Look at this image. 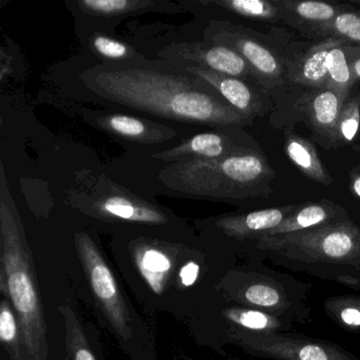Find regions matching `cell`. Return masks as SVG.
I'll return each mask as SVG.
<instances>
[{"mask_svg": "<svg viewBox=\"0 0 360 360\" xmlns=\"http://www.w3.org/2000/svg\"><path fill=\"white\" fill-rule=\"evenodd\" d=\"M349 68L352 72V82L353 86H355L358 82H360V47L359 46H353L349 56Z\"/></svg>", "mask_w": 360, "mask_h": 360, "instance_id": "obj_31", "label": "cell"}, {"mask_svg": "<svg viewBox=\"0 0 360 360\" xmlns=\"http://www.w3.org/2000/svg\"><path fill=\"white\" fill-rule=\"evenodd\" d=\"M360 130V94L349 96L339 115L335 134L334 148L353 143Z\"/></svg>", "mask_w": 360, "mask_h": 360, "instance_id": "obj_23", "label": "cell"}, {"mask_svg": "<svg viewBox=\"0 0 360 360\" xmlns=\"http://www.w3.org/2000/svg\"><path fill=\"white\" fill-rule=\"evenodd\" d=\"M342 100L328 88L307 89L297 100L295 108L302 115L313 138L326 148H334L335 134Z\"/></svg>", "mask_w": 360, "mask_h": 360, "instance_id": "obj_9", "label": "cell"}, {"mask_svg": "<svg viewBox=\"0 0 360 360\" xmlns=\"http://www.w3.org/2000/svg\"><path fill=\"white\" fill-rule=\"evenodd\" d=\"M245 298L252 304L265 307H274L279 302L277 290L265 285L250 286L246 290Z\"/></svg>", "mask_w": 360, "mask_h": 360, "instance_id": "obj_27", "label": "cell"}, {"mask_svg": "<svg viewBox=\"0 0 360 360\" xmlns=\"http://www.w3.org/2000/svg\"><path fill=\"white\" fill-rule=\"evenodd\" d=\"M91 46L98 56L115 63L126 62L127 58H131L134 54L129 46L103 35L94 37L91 39Z\"/></svg>", "mask_w": 360, "mask_h": 360, "instance_id": "obj_26", "label": "cell"}, {"mask_svg": "<svg viewBox=\"0 0 360 360\" xmlns=\"http://www.w3.org/2000/svg\"><path fill=\"white\" fill-rule=\"evenodd\" d=\"M0 290L18 314L26 351L34 359H47V328L32 254L22 223L5 202L1 207Z\"/></svg>", "mask_w": 360, "mask_h": 360, "instance_id": "obj_3", "label": "cell"}, {"mask_svg": "<svg viewBox=\"0 0 360 360\" xmlns=\"http://www.w3.org/2000/svg\"><path fill=\"white\" fill-rule=\"evenodd\" d=\"M237 323L252 330H262L269 326V320L264 314L256 311H240L231 317Z\"/></svg>", "mask_w": 360, "mask_h": 360, "instance_id": "obj_28", "label": "cell"}, {"mask_svg": "<svg viewBox=\"0 0 360 360\" xmlns=\"http://www.w3.org/2000/svg\"><path fill=\"white\" fill-rule=\"evenodd\" d=\"M0 340L9 353L11 360H22V326L13 305L4 297L0 304Z\"/></svg>", "mask_w": 360, "mask_h": 360, "instance_id": "obj_22", "label": "cell"}, {"mask_svg": "<svg viewBox=\"0 0 360 360\" xmlns=\"http://www.w3.org/2000/svg\"><path fill=\"white\" fill-rule=\"evenodd\" d=\"M352 3L355 4V5L360 6V0H353Z\"/></svg>", "mask_w": 360, "mask_h": 360, "instance_id": "obj_34", "label": "cell"}, {"mask_svg": "<svg viewBox=\"0 0 360 360\" xmlns=\"http://www.w3.org/2000/svg\"><path fill=\"white\" fill-rule=\"evenodd\" d=\"M322 252L330 258H343L355 248L357 233L354 229L341 225L334 229H326L319 236Z\"/></svg>", "mask_w": 360, "mask_h": 360, "instance_id": "obj_24", "label": "cell"}, {"mask_svg": "<svg viewBox=\"0 0 360 360\" xmlns=\"http://www.w3.org/2000/svg\"><path fill=\"white\" fill-rule=\"evenodd\" d=\"M283 136L286 155L298 168L299 172L314 182L323 186H330L334 180L328 168L322 163L315 145L307 139L299 136L290 128L284 130Z\"/></svg>", "mask_w": 360, "mask_h": 360, "instance_id": "obj_14", "label": "cell"}, {"mask_svg": "<svg viewBox=\"0 0 360 360\" xmlns=\"http://www.w3.org/2000/svg\"><path fill=\"white\" fill-rule=\"evenodd\" d=\"M82 79L103 100L168 121L220 128L243 127L254 122L204 79L166 60L104 64L85 71Z\"/></svg>", "mask_w": 360, "mask_h": 360, "instance_id": "obj_1", "label": "cell"}, {"mask_svg": "<svg viewBox=\"0 0 360 360\" xmlns=\"http://www.w3.org/2000/svg\"><path fill=\"white\" fill-rule=\"evenodd\" d=\"M199 273V264L191 261V262L187 263L185 266H183L182 269H181L180 274H179V278H180L181 283H183V285L185 286L193 285V284L197 281Z\"/></svg>", "mask_w": 360, "mask_h": 360, "instance_id": "obj_29", "label": "cell"}, {"mask_svg": "<svg viewBox=\"0 0 360 360\" xmlns=\"http://www.w3.org/2000/svg\"><path fill=\"white\" fill-rule=\"evenodd\" d=\"M353 46L349 44L338 46L330 52L328 58L326 88L336 92L343 102L351 96L354 87L349 68V56Z\"/></svg>", "mask_w": 360, "mask_h": 360, "instance_id": "obj_18", "label": "cell"}, {"mask_svg": "<svg viewBox=\"0 0 360 360\" xmlns=\"http://www.w3.org/2000/svg\"><path fill=\"white\" fill-rule=\"evenodd\" d=\"M338 208V205L328 200H322L319 203L299 205L296 212L290 214L279 226L271 229L269 233L275 235V233H292V231L318 226L333 218L337 214Z\"/></svg>", "mask_w": 360, "mask_h": 360, "instance_id": "obj_17", "label": "cell"}, {"mask_svg": "<svg viewBox=\"0 0 360 360\" xmlns=\"http://www.w3.org/2000/svg\"><path fill=\"white\" fill-rule=\"evenodd\" d=\"M299 205H284L280 207L257 210L241 216H229L221 218L218 226L231 235H250L260 231H271L279 226Z\"/></svg>", "mask_w": 360, "mask_h": 360, "instance_id": "obj_15", "label": "cell"}, {"mask_svg": "<svg viewBox=\"0 0 360 360\" xmlns=\"http://www.w3.org/2000/svg\"><path fill=\"white\" fill-rule=\"evenodd\" d=\"M96 122L103 129L132 142L159 143L174 136V131L164 126L121 113L102 115Z\"/></svg>", "mask_w": 360, "mask_h": 360, "instance_id": "obj_13", "label": "cell"}, {"mask_svg": "<svg viewBox=\"0 0 360 360\" xmlns=\"http://www.w3.org/2000/svg\"><path fill=\"white\" fill-rule=\"evenodd\" d=\"M75 245L94 298L115 332L124 340H129L132 335L129 309L110 266L89 236L77 233Z\"/></svg>", "mask_w": 360, "mask_h": 360, "instance_id": "obj_5", "label": "cell"}, {"mask_svg": "<svg viewBox=\"0 0 360 360\" xmlns=\"http://www.w3.org/2000/svg\"><path fill=\"white\" fill-rule=\"evenodd\" d=\"M180 67L191 75L204 79L236 110L252 121L257 117H265L274 109L271 94L263 86L237 77H227L201 67Z\"/></svg>", "mask_w": 360, "mask_h": 360, "instance_id": "obj_8", "label": "cell"}, {"mask_svg": "<svg viewBox=\"0 0 360 360\" xmlns=\"http://www.w3.org/2000/svg\"><path fill=\"white\" fill-rule=\"evenodd\" d=\"M210 4L248 20L275 24L282 18L281 0H220Z\"/></svg>", "mask_w": 360, "mask_h": 360, "instance_id": "obj_19", "label": "cell"}, {"mask_svg": "<svg viewBox=\"0 0 360 360\" xmlns=\"http://www.w3.org/2000/svg\"><path fill=\"white\" fill-rule=\"evenodd\" d=\"M311 37H333L345 41L349 45L360 47V10L356 8L338 14L328 24L314 31Z\"/></svg>", "mask_w": 360, "mask_h": 360, "instance_id": "obj_21", "label": "cell"}, {"mask_svg": "<svg viewBox=\"0 0 360 360\" xmlns=\"http://www.w3.org/2000/svg\"><path fill=\"white\" fill-rule=\"evenodd\" d=\"M238 127L202 132L187 139L178 146L155 153L153 158L174 164L193 160H219L252 150H261L258 143Z\"/></svg>", "mask_w": 360, "mask_h": 360, "instance_id": "obj_7", "label": "cell"}, {"mask_svg": "<svg viewBox=\"0 0 360 360\" xmlns=\"http://www.w3.org/2000/svg\"><path fill=\"white\" fill-rule=\"evenodd\" d=\"M136 262L151 290L155 292H163L172 273L170 257L157 246L144 245L136 250Z\"/></svg>", "mask_w": 360, "mask_h": 360, "instance_id": "obj_16", "label": "cell"}, {"mask_svg": "<svg viewBox=\"0 0 360 360\" xmlns=\"http://www.w3.org/2000/svg\"><path fill=\"white\" fill-rule=\"evenodd\" d=\"M153 5L151 1H141V0H82L79 1V7L86 13L104 16V18L134 13Z\"/></svg>", "mask_w": 360, "mask_h": 360, "instance_id": "obj_25", "label": "cell"}, {"mask_svg": "<svg viewBox=\"0 0 360 360\" xmlns=\"http://www.w3.org/2000/svg\"><path fill=\"white\" fill-rule=\"evenodd\" d=\"M66 360H70V358H69V357H68V358H67V359H66Z\"/></svg>", "mask_w": 360, "mask_h": 360, "instance_id": "obj_36", "label": "cell"}, {"mask_svg": "<svg viewBox=\"0 0 360 360\" xmlns=\"http://www.w3.org/2000/svg\"><path fill=\"white\" fill-rule=\"evenodd\" d=\"M357 136H358V139H359V140H360V130H359V132H358Z\"/></svg>", "mask_w": 360, "mask_h": 360, "instance_id": "obj_35", "label": "cell"}, {"mask_svg": "<svg viewBox=\"0 0 360 360\" xmlns=\"http://www.w3.org/2000/svg\"><path fill=\"white\" fill-rule=\"evenodd\" d=\"M160 56L166 62L178 66L201 67L227 77L261 85L258 75L245 58L226 46L206 41L172 44L164 48Z\"/></svg>", "mask_w": 360, "mask_h": 360, "instance_id": "obj_6", "label": "cell"}, {"mask_svg": "<svg viewBox=\"0 0 360 360\" xmlns=\"http://www.w3.org/2000/svg\"><path fill=\"white\" fill-rule=\"evenodd\" d=\"M300 360H328L326 352L317 345H305L299 351Z\"/></svg>", "mask_w": 360, "mask_h": 360, "instance_id": "obj_30", "label": "cell"}, {"mask_svg": "<svg viewBox=\"0 0 360 360\" xmlns=\"http://www.w3.org/2000/svg\"><path fill=\"white\" fill-rule=\"evenodd\" d=\"M349 191L360 199V165L349 172Z\"/></svg>", "mask_w": 360, "mask_h": 360, "instance_id": "obj_32", "label": "cell"}, {"mask_svg": "<svg viewBox=\"0 0 360 360\" xmlns=\"http://www.w3.org/2000/svg\"><path fill=\"white\" fill-rule=\"evenodd\" d=\"M343 44L347 43L342 39L328 37L311 46L302 56L294 60H286L288 82L307 89L326 87L328 54L334 48Z\"/></svg>", "mask_w": 360, "mask_h": 360, "instance_id": "obj_10", "label": "cell"}, {"mask_svg": "<svg viewBox=\"0 0 360 360\" xmlns=\"http://www.w3.org/2000/svg\"><path fill=\"white\" fill-rule=\"evenodd\" d=\"M341 319L349 326H360V311L358 309L347 307L341 311Z\"/></svg>", "mask_w": 360, "mask_h": 360, "instance_id": "obj_33", "label": "cell"}, {"mask_svg": "<svg viewBox=\"0 0 360 360\" xmlns=\"http://www.w3.org/2000/svg\"><path fill=\"white\" fill-rule=\"evenodd\" d=\"M204 41L226 46L245 58L258 75L261 85L271 94L288 84V67L260 33L240 25L212 22L204 31Z\"/></svg>", "mask_w": 360, "mask_h": 360, "instance_id": "obj_4", "label": "cell"}, {"mask_svg": "<svg viewBox=\"0 0 360 360\" xmlns=\"http://www.w3.org/2000/svg\"><path fill=\"white\" fill-rule=\"evenodd\" d=\"M94 214L106 220L125 221L147 225L165 224L169 221L161 210L125 195H108L94 203Z\"/></svg>", "mask_w": 360, "mask_h": 360, "instance_id": "obj_12", "label": "cell"}, {"mask_svg": "<svg viewBox=\"0 0 360 360\" xmlns=\"http://www.w3.org/2000/svg\"><path fill=\"white\" fill-rule=\"evenodd\" d=\"M281 8L282 22L290 25L303 34L311 35L316 29L353 7L347 4L281 0Z\"/></svg>", "mask_w": 360, "mask_h": 360, "instance_id": "obj_11", "label": "cell"}, {"mask_svg": "<svg viewBox=\"0 0 360 360\" xmlns=\"http://www.w3.org/2000/svg\"><path fill=\"white\" fill-rule=\"evenodd\" d=\"M60 311L64 318L67 353L70 360H98L75 311L69 305H62Z\"/></svg>", "mask_w": 360, "mask_h": 360, "instance_id": "obj_20", "label": "cell"}, {"mask_svg": "<svg viewBox=\"0 0 360 360\" xmlns=\"http://www.w3.org/2000/svg\"><path fill=\"white\" fill-rule=\"evenodd\" d=\"M159 178L180 195L240 202L269 197L276 172L262 150H252L224 159L169 164Z\"/></svg>", "mask_w": 360, "mask_h": 360, "instance_id": "obj_2", "label": "cell"}]
</instances>
